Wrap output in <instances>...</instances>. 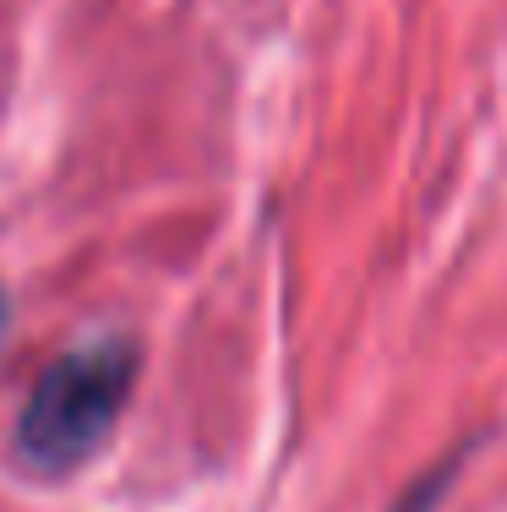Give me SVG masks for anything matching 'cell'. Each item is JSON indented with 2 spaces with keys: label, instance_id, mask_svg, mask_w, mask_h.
Instances as JSON below:
<instances>
[{
  "label": "cell",
  "instance_id": "1",
  "mask_svg": "<svg viewBox=\"0 0 507 512\" xmlns=\"http://www.w3.org/2000/svg\"><path fill=\"white\" fill-rule=\"evenodd\" d=\"M137 382V344L131 338H93V344L44 365L28 404L17 414V453L44 474H66L104 447Z\"/></svg>",
  "mask_w": 507,
  "mask_h": 512
},
{
  "label": "cell",
  "instance_id": "2",
  "mask_svg": "<svg viewBox=\"0 0 507 512\" xmlns=\"http://www.w3.org/2000/svg\"><path fill=\"white\" fill-rule=\"evenodd\" d=\"M6 322H11V306H6V289H0V338H6Z\"/></svg>",
  "mask_w": 507,
  "mask_h": 512
}]
</instances>
